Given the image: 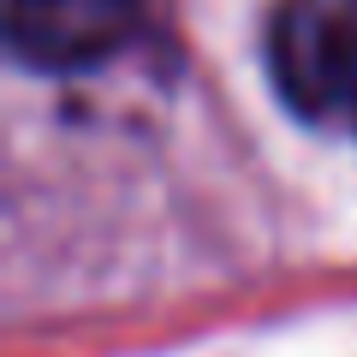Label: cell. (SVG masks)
Segmentation results:
<instances>
[{
    "instance_id": "cell-1",
    "label": "cell",
    "mask_w": 357,
    "mask_h": 357,
    "mask_svg": "<svg viewBox=\"0 0 357 357\" xmlns=\"http://www.w3.org/2000/svg\"><path fill=\"white\" fill-rule=\"evenodd\" d=\"M268 66L310 126L357 137V0H280Z\"/></svg>"
},
{
    "instance_id": "cell-2",
    "label": "cell",
    "mask_w": 357,
    "mask_h": 357,
    "mask_svg": "<svg viewBox=\"0 0 357 357\" xmlns=\"http://www.w3.org/2000/svg\"><path fill=\"white\" fill-rule=\"evenodd\" d=\"M149 0H6V42L36 72H84L137 42Z\"/></svg>"
}]
</instances>
